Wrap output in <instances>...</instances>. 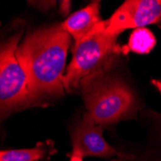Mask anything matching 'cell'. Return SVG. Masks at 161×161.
<instances>
[{"mask_svg": "<svg viewBox=\"0 0 161 161\" xmlns=\"http://www.w3.org/2000/svg\"><path fill=\"white\" fill-rule=\"evenodd\" d=\"M117 38L100 31L75 43L71 61L63 79L68 92L78 89L88 79L105 74L120 52Z\"/></svg>", "mask_w": 161, "mask_h": 161, "instance_id": "3957f363", "label": "cell"}, {"mask_svg": "<svg viewBox=\"0 0 161 161\" xmlns=\"http://www.w3.org/2000/svg\"><path fill=\"white\" fill-rule=\"evenodd\" d=\"M22 30L10 37L0 51V106L2 117L14 110L38 103L28 76L17 57Z\"/></svg>", "mask_w": 161, "mask_h": 161, "instance_id": "277c9868", "label": "cell"}, {"mask_svg": "<svg viewBox=\"0 0 161 161\" xmlns=\"http://www.w3.org/2000/svg\"><path fill=\"white\" fill-rule=\"evenodd\" d=\"M161 21V0H127L105 20L104 32L119 36L129 28H143Z\"/></svg>", "mask_w": 161, "mask_h": 161, "instance_id": "5b68a950", "label": "cell"}, {"mask_svg": "<svg viewBox=\"0 0 161 161\" xmlns=\"http://www.w3.org/2000/svg\"><path fill=\"white\" fill-rule=\"evenodd\" d=\"M55 153L53 141L40 142L32 149L1 151L0 161H40L49 158Z\"/></svg>", "mask_w": 161, "mask_h": 161, "instance_id": "ba28073f", "label": "cell"}, {"mask_svg": "<svg viewBox=\"0 0 161 161\" xmlns=\"http://www.w3.org/2000/svg\"><path fill=\"white\" fill-rule=\"evenodd\" d=\"M61 5H63V6H68V5H69V2H66V1H64V2H62V4ZM63 9H61V11H62ZM69 12V8L68 7H65V13H68Z\"/></svg>", "mask_w": 161, "mask_h": 161, "instance_id": "7c38bea8", "label": "cell"}, {"mask_svg": "<svg viewBox=\"0 0 161 161\" xmlns=\"http://www.w3.org/2000/svg\"><path fill=\"white\" fill-rule=\"evenodd\" d=\"M81 87L85 106L97 125H114L131 118L136 110L134 94L120 79L102 75L86 80Z\"/></svg>", "mask_w": 161, "mask_h": 161, "instance_id": "7a4b0ae2", "label": "cell"}, {"mask_svg": "<svg viewBox=\"0 0 161 161\" xmlns=\"http://www.w3.org/2000/svg\"><path fill=\"white\" fill-rule=\"evenodd\" d=\"M103 126L97 125L90 114L86 112L81 123L71 133L72 151L70 155L81 158L88 156L109 158L115 155L127 160L134 158L132 155L119 153L110 146L103 138Z\"/></svg>", "mask_w": 161, "mask_h": 161, "instance_id": "8992f818", "label": "cell"}, {"mask_svg": "<svg viewBox=\"0 0 161 161\" xmlns=\"http://www.w3.org/2000/svg\"><path fill=\"white\" fill-rule=\"evenodd\" d=\"M71 37L57 24L28 33L17 49V57L38 100L42 96L64 95V70Z\"/></svg>", "mask_w": 161, "mask_h": 161, "instance_id": "6da1fadb", "label": "cell"}, {"mask_svg": "<svg viewBox=\"0 0 161 161\" xmlns=\"http://www.w3.org/2000/svg\"><path fill=\"white\" fill-rule=\"evenodd\" d=\"M156 45V39L150 29L143 27L134 29L128 39L127 46L125 47L126 51L137 54H148Z\"/></svg>", "mask_w": 161, "mask_h": 161, "instance_id": "9c48e42d", "label": "cell"}, {"mask_svg": "<svg viewBox=\"0 0 161 161\" xmlns=\"http://www.w3.org/2000/svg\"><path fill=\"white\" fill-rule=\"evenodd\" d=\"M112 161H123L122 159H113Z\"/></svg>", "mask_w": 161, "mask_h": 161, "instance_id": "4fadbf2b", "label": "cell"}, {"mask_svg": "<svg viewBox=\"0 0 161 161\" xmlns=\"http://www.w3.org/2000/svg\"><path fill=\"white\" fill-rule=\"evenodd\" d=\"M99 10L100 2L94 1L72 14L61 23V27L72 37L75 43L80 42L97 32L104 31L105 20L101 19Z\"/></svg>", "mask_w": 161, "mask_h": 161, "instance_id": "52a82bcc", "label": "cell"}, {"mask_svg": "<svg viewBox=\"0 0 161 161\" xmlns=\"http://www.w3.org/2000/svg\"><path fill=\"white\" fill-rule=\"evenodd\" d=\"M69 161H83V158L76 156V155H70V159Z\"/></svg>", "mask_w": 161, "mask_h": 161, "instance_id": "8fae6325", "label": "cell"}, {"mask_svg": "<svg viewBox=\"0 0 161 161\" xmlns=\"http://www.w3.org/2000/svg\"><path fill=\"white\" fill-rule=\"evenodd\" d=\"M152 84H153V85L157 88V90L161 93V80L153 79V80H152Z\"/></svg>", "mask_w": 161, "mask_h": 161, "instance_id": "30bf717a", "label": "cell"}]
</instances>
